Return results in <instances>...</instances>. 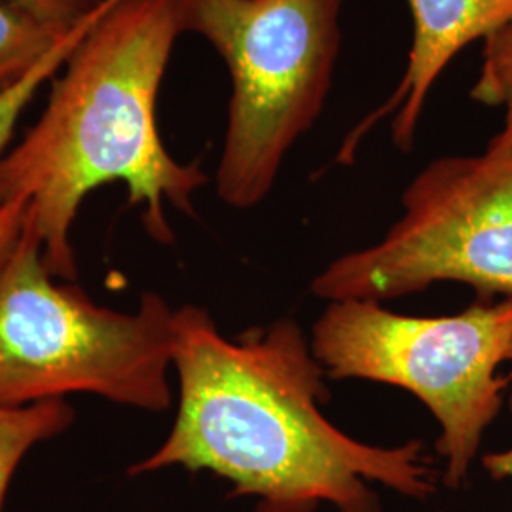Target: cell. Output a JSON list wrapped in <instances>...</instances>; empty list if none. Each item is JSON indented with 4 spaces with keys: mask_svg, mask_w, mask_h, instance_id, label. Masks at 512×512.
I'll return each instance as SVG.
<instances>
[{
    "mask_svg": "<svg viewBox=\"0 0 512 512\" xmlns=\"http://www.w3.org/2000/svg\"><path fill=\"white\" fill-rule=\"evenodd\" d=\"M73 420V406L61 399L18 408L0 406V512L21 459L38 442L65 431Z\"/></svg>",
    "mask_w": 512,
    "mask_h": 512,
    "instance_id": "obj_8",
    "label": "cell"
},
{
    "mask_svg": "<svg viewBox=\"0 0 512 512\" xmlns=\"http://www.w3.org/2000/svg\"><path fill=\"white\" fill-rule=\"evenodd\" d=\"M512 346V298L476 302L459 315L410 317L372 300H336L313 325L311 353L332 380L397 385L440 425L442 480L458 490L482 435L503 406L497 366Z\"/></svg>",
    "mask_w": 512,
    "mask_h": 512,
    "instance_id": "obj_5",
    "label": "cell"
},
{
    "mask_svg": "<svg viewBox=\"0 0 512 512\" xmlns=\"http://www.w3.org/2000/svg\"><path fill=\"white\" fill-rule=\"evenodd\" d=\"M29 14L55 33H67L86 18L101 0H2Z\"/></svg>",
    "mask_w": 512,
    "mask_h": 512,
    "instance_id": "obj_12",
    "label": "cell"
},
{
    "mask_svg": "<svg viewBox=\"0 0 512 512\" xmlns=\"http://www.w3.org/2000/svg\"><path fill=\"white\" fill-rule=\"evenodd\" d=\"M27 215L29 202L25 198L0 203V266L14 253L25 230Z\"/></svg>",
    "mask_w": 512,
    "mask_h": 512,
    "instance_id": "obj_13",
    "label": "cell"
},
{
    "mask_svg": "<svg viewBox=\"0 0 512 512\" xmlns=\"http://www.w3.org/2000/svg\"><path fill=\"white\" fill-rule=\"evenodd\" d=\"M414 38L403 80L380 109L349 133L340 160L351 162L368 129L395 114L393 141L403 152L414 145L421 110L446 65L476 38H490L512 25V0H408Z\"/></svg>",
    "mask_w": 512,
    "mask_h": 512,
    "instance_id": "obj_7",
    "label": "cell"
},
{
    "mask_svg": "<svg viewBox=\"0 0 512 512\" xmlns=\"http://www.w3.org/2000/svg\"><path fill=\"white\" fill-rule=\"evenodd\" d=\"M173 313L145 293L135 313L95 304L76 285H57L27 215L14 253L0 266V406H29L93 393L164 412L171 404Z\"/></svg>",
    "mask_w": 512,
    "mask_h": 512,
    "instance_id": "obj_3",
    "label": "cell"
},
{
    "mask_svg": "<svg viewBox=\"0 0 512 512\" xmlns=\"http://www.w3.org/2000/svg\"><path fill=\"white\" fill-rule=\"evenodd\" d=\"M173 366L179 410L164 444L131 475L181 465L256 497L255 512H382L366 484L380 482L414 499L435 494L437 471L420 440L370 446L332 425L325 368L293 319L228 340L209 311L173 313Z\"/></svg>",
    "mask_w": 512,
    "mask_h": 512,
    "instance_id": "obj_1",
    "label": "cell"
},
{
    "mask_svg": "<svg viewBox=\"0 0 512 512\" xmlns=\"http://www.w3.org/2000/svg\"><path fill=\"white\" fill-rule=\"evenodd\" d=\"M484 469L494 476L497 480L501 478H512V448L505 452H494V454H486L482 458Z\"/></svg>",
    "mask_w": 512,
    "mask_h": 512,
    "instance_id": "obj_14",
    "label": "cell"
},
{
    "mask_svg": "<svg viewBox=\"0 0 512 512\" xmlns=\"http://www.w3.org/2000/svg\"><path fill=\"white\" fill-rule=\"evenodd\" d=\"M183 33L179 0H118L65 61L37 124L0 158V203L29 202L54 277L78 274L71 230L84 198L103 184L128 186L158 243H173L167 205L194 215L192 196L209 179L200 162L167 152L156 124L160 84Z\"/></svg>",
    "mask_w": 512,
    "mask_h": 512,
    "instance_id": "obj_2",
    "label": "cell"
},
{
    "mask_svg": "<svg viewBox=\"0 0 512 512\" xmlns=\"http://www.w3.org/2000/svg\"><path fill=\"white\" fill-rule=\"evenodd\" d=\"M116 2L118 0H101L86 18L82 19L80 23H76L69 33H65L63 37L59 38V42L31 73L27 74L14 88H10L8 92L0 95V158L6 154V147L12 141L16 124H18L23 110L27 109V105L35 99L40 86L46 80H50L57 71H61V67L65 65L69 55L73 54L74 48L82 42V38L92 31L93 25L99 19L109 14L110 8Z\"/></svg>",
    "mask_w": 512,
    "mask_h": 512,
    "instance_id": "obj_10",
    "label": "cell"
},
{
    "mask_svg": "<svg viewBox=\"0 0 512 512\" xmlns=\"http://www.w3.org/2000/svg\"><path fill=\"white\" fill-rule=\"evenodd\" d=\"M344 0H179L184 33L207 38L232 78L217 192L262 202L302 133L321 114L340 52Z\"/></svg>",
    "mask_w": 512,
    "mask_h": 512,
    "instance_id": "obj_4",
    "label": "cell"
},
{
    "mask_svg": "<svg viewBox=\"0 0 512 512\" xmlns=\"http://www.w3.org/2000/svg\"><path fill=\"white\" fill-rule=\"evenodd\" d=\"M507 361H509V363H511V372H509V376H507V378H505V382H507V384H509V382H512V346H511V351H509V359H507ZM509 406H511V412H512V395H511V399H509Z\"/></svg>",
    "mask_w": 512,
    "mask_h": 512,
    "instance_id": "obj_15",
    "label": "cell"
},
{
    "mask_svg": "<svg viewBox=\"0 0 512 512\" xmlns=\"http://www.w3.org/2000/svg\"><path fill=\"white\" fill-rule=\"evenodd\" d=\"M484 63L471 97L495 109H505V128L512 131V25L484 40Z\"/></svg>",
    "mask_w": 512,
    "mask_h": 512,
    "instance_id": "obj_11",
    "label": "cell"
},
{
    "mask_svg": "<svg viewBox=\"0 0 512 512\" xmlns=\"http://www.w3.org/2000/svg\"><path fill=\"white\" fill-rule=\"evenodd\" d=\"M403 219L385 238L340 256L311 283L336 300H389L439 281L512 298V131L480 156L440 158L403 194Z\"/></svg>",
    "mask_w": 512,
    "mask_h": 512,
    "instance_id": "obj_6",
    "label": "cell"
},
{
    "mask_svg": "<svg viewBox=\"0 0 512 512\" xmlns=\"http://www.w3.org/2000/svg\"><path fill=\"white\" fill-rule=\"evenodd\" d=\"M63 35L0 0V95L31 73Z\"/></svg>",
    "mask_w": 512,
    "mask_h": 512,
    "instance_id": "obj_9",
    "label": "cell"
}]
</instances>
